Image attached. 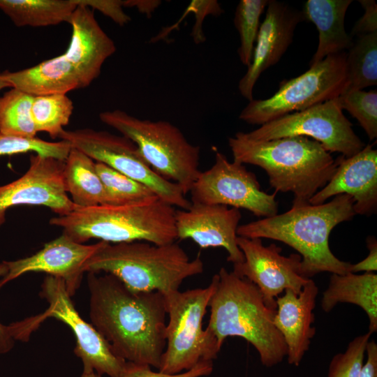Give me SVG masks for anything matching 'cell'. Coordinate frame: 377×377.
Returning a JSON list of instances; mask_svg holds the SVG:
<instances>
[{
  "label": "cell",
  "mask_w": 377,
  "mask_h": 377,
  "mask_svg": "<svg viewBox=\"0 0 377 377\" xmlns=\"http://www.w3.org/2000/svg\"><path fill=\"white\" fill-rule=\"evenodd\" d=\"M92 325L113 353L126 362L158 369L166 346L165 296L133 292L112 274L88 272Z\"/></svg>",
  "instance_id": "cell-1"
},
{
  "label": "cell",
  "mask_w": 377,
  "mask_h": 377,
  "mask_svg": "<svg viewBox=\"0 0 377 377\" xmlns=\"http://www.w3.org/2000/svg\"><path fill=\"white\" fill-rule=\"evenodd\" d=\"M353 205L350 195L339 194L327 202L292 207L285 213L239 225L237 235L271 239L293 248L302 257L300 271L304 278L321 272L344 274L349 272L350 263L334 255L329 238L338 224L356 214Z\"/></svg>",
  "instance_id": "cell-2"
},
{
  "label": "cell",
  "mask_w": 377,
  "mask_h": 377,
  "mask_svg": "<svg viewBox=\"0 0 377 377\" xmlns=\"http://www.w3.org/2000/svg\"><path fill=\"white\" fill-rule=\"evenodd\" d=\"M233 161L263 169L275 192H291L293 207L309 205L311 198L333 177L337 163L323 145L305 136L265 141L237 132L228 138Z\"/></svg>",
  "instance_id": "cell-3"
},
{
  "label": "cell",
  "mask_w": 377,
  "mask_h": 377,
  "mask_svg": "<svg viewBox=\"0 0 377 377\" xmlns=\"http://www.w3.org/2000/svg\"><path fill=\"white\" fill-rule=\"evenodd\" d=\"M216 274L207 333L220 348L228 337H242L255 348L263 365L280 364L287 347L274 324L276 310L266 304L258 287L246 278L225 267Z\"/></svg>",
  "instance_id": "cell-4"
},
{
  "label": "cell",
  "mask_w": 377,
  "mask_h": 377,
  "mask_svg": "<svg viewBox=\"0 0 377 377\" xmlns=\"http://www.w3.org/2000/svg\"><path fill=\"white\" fill-rule=\"evenodd\" d=\"M176 209L158 196L121 205L76 207L50 220L63 233L82 244L90 239L108 243L145 241L162 245L175 242Z\"/></svg>",
  "instance_id": "cell-5"
},
{
  "label": "cell",
  "mask_w": 377,
  "mask_h": 377,
  "mask_svg": "<svg viewBox=\"0 0 377 377\" xmlns=\"http://www.w3.org/2000/svg\"><path fill=\"white\" fill-rule=\"evenodd\" d=\"M200 256H189L176 242L158 245L145 241L105 244L85 263L84 272L112 274L133 292L179 290L188 277L202 273Z\"/></svg>",
  "instance_id": "cell-6"
},
{
  "label": "cell",
  "mask_w": 377,
  "mask_h": 377,
  "mask_svg": "<svg viewBox=\"0 0 377 377\" xmlns=\"http://www.w3.org/2000/svg\"><path fill=\"white\" fill-rule=\"evenodd\" d=\"M100 120L137 146L149 167L163 178L179 184L185 195L199 175L200 148L190 143L168 121L142 119L119 109L102 112Z\"/></svg>",
  "instance_id": "cell-7"
},
{
  "label": "cell",
  "mask_w": 377,
  "mask_h": 377,
  "mask_svg": "<svg viewBox=\"0 0 377 377\" xmlns=\"http://www.w3.org/2000/svg\"><path fill=\"white\" fill-rule=\"evenodd\" d=\"M217 274L206 288L165 295L168 322L165 327L166 346L158 371L176 374L188 371L201 361L215 360L221 348L202 327V320L214 291Z\"/></svg>",
  "instance_id": "cell-8"
},
{
  "label": "cell",
  "mask_w": 377,
  "mask_h": 377,
  "mask_svg": "<svg viewBox=\"0 0 377 377\" xmlns=\"http://www.w3.org/2000/svg\"><path fill=\"white\" fill-rule=\"evenodd\" d=\"M346 59V52L328 55L302 75L282 82L272 96L249 101L239 118L261 126L339 97L349 85Z\"/></svg>",
  "instance_id": "cell-9"
},
{
  "label": "cell",
  "mask_w": 377,
  "mask_h": 377,
  "mask_svg": "<svg viewBox=\"0 0 377 377\" xmlns=\"http://www.w3.org/2000/svg\"><path fill=\"white\" fill-rule=\"evenodd\" d=\"M40 295L46 300L49 307L42 314L13 324L15 339L25 341L45 318H55L68 325L73 332L76 339L74 353L82 360L83 371H94L101 376L121 377L126 361L115 355L96 328L80 317L71 302L64 281L47 275L41 285Z\"/></svg>",
  "instance_id": "cell-10"
},
{
  "label": "cell",
  "mask_w": 377,
  "mask_h": 377,
  "mask_svg": "<svg viewBox=\"0 0 377 377\" xmlns=\"http://www.w3.org/2000/svg\"><path fill=\"white\" fill-rule=\"evenodd\" d=\"M59 138L94 161L145 184L170 205L182 209L191 207V202L186 198L182 187L156 174L144 160L135 143L125 136L86 128L64 130Z\"/></svg>",
  "instance_id": "cell-11"
},
{
  "label": "cell",
  "mask_w": 377,
  "mask_h": 377,
  "mask_svg": "<svg viewBox=\"0 0 377 377\" xmlns=\"http://www.w3.org/2000/svg\"><path fill=\"white\" fill-rule=\"evenodd\" d=\"M352 126L336 98L286 114L244 134L258 141L305 136L320 142L330 153L339 152L350 157L365 146Z\"/></svg>",
  "instance_id": "cell-12"
},
{
  "label": "cell",
  "mask_w": 377,
  "mask_h": 377,
  "mask_svg": "<svg viewBox=\"0 0 377 377\" xmlns=\"http://www.w3.org/2000/svg\"><path fill=\"white\" fill-rule=\"evenodd\" d=\"M189 192L193 204L231 206L263 218L278 213L276 193L262 191L254 173L244 164L230 162L219 151L215 153L213 165L200 172Z\"/></svg>",
  "instance_id": "cell-13"
},
{
  "label": "cell",
  "mask_w": 377,
  "mask_h": 377,
  "mask_svg": "<svg viewBox=\"0 0 377 377\" xmlns=\"http://www.w3.org/2000/svg\"><path fill=\"white\" fill-rule=\"evenodd\" d=\"M237 244L244 261L233 265L232 271L253 283L272 309L276 310V299L286 290L299 294L310 279L301 274L302 257L298 253L283 256L281 247L265 246L260 238L237 236Z\"/></svg>",
  "instance_id": "cell-14"
},
{
  "label": "cell",
  "mask_w": 377,
  "mask_h": 377,
  "mask_svg": "<svg viewBox=\"0 0 377 377\" xmlns=\"http://www.w3.org/2000/svg\"><path fill=\"white\" fill-rule=\"evenodd\" d=\"M64 161L31 154L27 172L18 179L0 186V227L8 209L18 205H38L58 216L71 213L77 207L68 195L64 181Z\"/></svg>",
  "instance_id": "cell-15"
},
{
  "label": "cell",
  "mask_w": 377,
  "mask_h": 377,
  "mask_svg": "<svg viewBox=\"0 0 377 377\" xmlns=\"http://www.w3.org/2000/svg\"><path fill=\"white\" fill-rule=\"evenodd\" d=\"M105 242L99 241L85 245L62 233L59 237L45 244L42 249L31 256L4 261L8 272L0 280V288L24 274L45 272L61 279L71 297L80 286L85 263Z\"/></svg>",
  "instance_id": "cell-16"
},
{
  "label": "cell",
  "mask_w": 377,
  "mask_h": 377,
  "mask_svg": "<svg viewBox=\"0 0 377 377\" xmlns=\"http://www.w3.org/2000/svg\"><path fill=\"white\" fill-rule=\"evenodd\" d=\"M265 17L260 24L253 56L238 89L249 101L260 75L279 61L293 42L297 25L304 20L301 10L276 0H269Z\"/></svg>",
  "instance_id": "cell-17"
},
{
  "label": "cell",
  "mask_w": 377,
  "mask_h": 377,
  "mask_svg": "<svg viewBox=\"0 0 377 377\" xmlns=\"http://www.w3.org/2000/svg\"><path fill=\"white\" fill-rule=\"evenodd\" d=\"M242 214L239 209L220 205L191 203L188 209L176 210L177 239H189L200 248L223 247L233 265L244 261L237 244Z\"/></svg>",
  "instance_id": "cell-18"
},
{
  "label": "cell",
  "mask_w": 377,
  "mask_h": 377,
  "mask_svg": "<svg viewBox=\"0 0 377 377\" xmlns=\"http://www.w3.org/2000/svg\"><path fill=\"white\" fill-rule=\"evenodd\" d=\"M335 173L309 200L320 205L339 194L350 195L357 214L369 216L377 210V150L368 144L356 154L336 158Z\"/></svg>",
  "instance_id": "cell-19"
},
{
  "label": "cell",
  "mask_w": 377,
  "mask_h": 377,
  "mask_svg": "<svg viewBox=\"0 0 377 377\" xmlns=\"http://www.w3.org/2000/svg\"><path fill=\"white\" fill-rule=\"evenodd\" d=\"M77 5L68 22L72 27L71 41L63 54L75 68L84 88L99 76L103 64L115 52L116 46L96 21L93 10Z\"/></svg>",
  "instance_id": "cell-20"
},
{
  "label": "cell",
  "mask_w": 377,
  "mask_h": 377,
  "mask_svg": "<svg viewBox=\"0 0 377 377\" xmlns=\"http://www.w3.org/2000/svg\"><path fill=\"white\" fill-rule=\"evenodd\" d=\"M318 294V288L310 279L299 294L287 289L276 299L274 324L285 341L290 365L301 364L315 335L313 310Z\"/></svg>",
  "instance_id": "cell-21"
},
{
  "label": "cell",
  "mask_w": 377,
  "mask_h": 377,
  "mask_svg": "<svg viewBox=\"0 0 377 377\" xmlns=\"http://www.w3.org/2000/svg\"><path fill=\"white\" fill-rule=\"evenodd\" d=\"M0 77L10 87L33 96L66 94L82 88L75 68L64 54L22 70L4 71Z\"/></svg>",
  "instance_id": "cell-22"
},
{
  "label": "cell",
  "mask_w": 377,
  "mask_h": 377,
  "mask_svg": "<svg viewBox=\"0 0 377 377\" xmlns=\"http://www.w3.org/2000/svg\"><path fill=\"white\" fill-rule=\"evenodd\" d=\"M351 0H308L302 10L304 20L315 24L318 44L309 66L316 65L330 54L348 50L353 37L346 33L344 21Z\"/></svg>",
  "instance_id": "cell-23"
},
{
  "label": "cell",
  "mask_w": 377,
  "mask_h": 377,
  "mask_svg": "<svg viewBox=\"0 0 377 377\" xmlns=\"http://www.w3.org/2000/svg\"><path fill=\"white\" fill-rule=\"evenodd\" d=\"M348 303L360 307L369 319V331H377V274L364 272L332 274L328 286L323 293L320 306L325 313L338 304Z\"/></svg>",
  "instance_id": "cell-24"
},
{
  "label": "cell",
  "mask_w": 377,
  "mask_h": 377,
  "mask_svg": "<svg viewBox=\"0 0 377 377\" xmlns=\"http://www.w3.org/2000/svg\"><path fill=\"white\" fill-rule=\"evenodd\" d=\"M64 181L67 193L77 207L108 205L103 184L96 171V162L72 147L64 161Z\"/></svg>",
  "instance_id": "cell-25"
},
{
  "label": "cell",
  "mask_w": 377,
  "mask_h": 377,
  "mask_svg": "<svg viewBox=\"0 0 377 377\" xmlns=\"http://www.w3.org/2000/svg\"><path fill=\"white\" fill-rule=\"evenodd\" d=\"M74 0H0V10L17 27H47L68 22Z\"/></svg>",
  "instance_id": "cell-26"
},
{
  "label": "cell",
  "mask_w": 377,
  "mask_h": 377,
  "mask_svg": "<svg viewBox=\"0 0 377 377\" xmlns=\"http://www.w3.org/2000/svg\"><path fill=\"white\" fill-rule=\"evenodd\" d=\"M346 63L349 82L347 90H361L376 86L377 32L357 36L346 53Z\"/></svg>",
  "instance_id": "cell-27"
},
{
  "label": "cell",
  "mask_w": 377,
  "mask_h": 377,
  "mask_svg": "<svg viewBox=\"0 0 377 377\" xmlns=\"http://www.w3.org/2000/svg\"><path fill=\"white\" fill-rule=\"evenodd\" d=\"M34 97L15 88L0 97V134L36 137L31 115Z\"/></svg>",
  "instance_id": "cell-28"
},
{
  "label": "cell",
  "mask_w": 377,
  "mask_h": 377,
  "mask_svg": "<svg viewBox=\"0 0 377 377\" xmlns=\"http://www.w3.org/2000/svg\"><path fill=\"white\" fill-rule=\"evenodd\" d=\"M73 110V101L66 94L34 96L31 115L36 132H45L52 138H59L69 123Z\"/></svg>",
  "instance_id": "cell-29"
},
{
  "label": "cell",
  "mask_w": 377,
  "mask_h": 377,
  "mask_svg": "<svg viewBox=\"0 0 377 377\" xmlns=\"http://www.w3.org/2000/svg\"><path fill=\"white\" fill-rule=\"evenodd\" d=\"M96 169L105 188L108 205L135 203L157 196L145 184L102 163L96 162Z\"/></svg>",
  "instance_id": "cell-30"
},
{
  "label": "cell",
  "mask_w": 377,
  "mask_h": 377,
  "mask_svg": "<svg viewBox=\"0 0 377 377\" xmlns=\"http://www.w3.org/2000/svg\"><path fill=\"white\" fill-rule=\"evenodd\" d=\"M269 0H241L234 17V24L239 34L240 45L237 50L239 60L250 65L260 28V19Z\"/></svg>",
  "instance_id": "cell-31"
},
{
  "label": "cell",
  "mask_w": 377,
  "mask_h": 377,
  "mask_svg": "<svg viewBox=\"0 0 377 377\" xmlns=\"http://www.w3.org/2000/svg\"><path fill=\"white\" fill-rule=\"evenodd\" d=\"M342 110H346L359 122L370 140L377 138V92L347 90L338 97Z\"/></svg>",
  "instance_id": "cell-32"
},
{
  "label": "cell",
  "mask_w": 377,
  "mask_h": 377,
  "mask_svg": "<svg viewBox=\"0 0 377 377\" xmlns=\"http://www.w3.org/2000/svg\"><path fill=\"white\" fill-rule=\"evenodd\" d=\"M71 148L65 140L48 142L38 137L27 138L0 134V156L34 152L65 161Z\"/></svg>",
  "instance_id": "cell-33"
},
{
  "label": "cell",
  "mask_w": 377,
  "mask_h": 377,
  "mask_svg": "<svg viewBox=\"0 0 377 377\" xmlns=\"http://www.w3.org/2000/svg\"><path fill=\"white\" fill-rule=\"evenodd\" d=\"M371 336L368 332L357 336L344 351L334 355L329 364L327 377H360Z\"/></svg>",
  "instance_id": "cell-34"
},
{
  "label": "cell",
  "mask_w": 377,
  "mask_h": 377,
  "mask_svg": "<svg viewBox=\"0 0 377 377\" xmlns=\"http://www.w3.org/2000/svg\"><path fill=\"white\" fill-rule=\"evenodd\" d=\"M212 371V361H201L192 369L176 374L154 371L149 365L126 362L121 377H202L210 375Z\"/></svg>",
  "instance_id": "cell-35"
},
{
  "label": "cell",
  "mask_w": 377,
  "mask_h": 377,
  "mask_svg": "<svg viewBox=\"0 0 377 377\" xmlns=\"http://www.w3.org/2000/svg\"><path fill=\"white\" fill-rule=\"evenodd\" d=\"M76 4L84 5L91 10H96L110 17L119 26H124L131 17L124 12L121 0H74Z\"/></svg>",
  "instance_id": "cell-36"
},
{
  "label": "cell",
  "mask_w": 377,
  "mask_h": 377,
  "mask_svg": "<svg viewBox=\"0 0 377 377\" xmlns=\"http://www.w3.org/2000/svg\"><path fill=\"white\" fill-rule=\"evenodd\" d=\"M190 7L193 8L196 19L191 35L194 43L199 44L205 40L202 29L204 18L208 15H220L223 10L218 1L215 0L193 1Z\"/></svg>",
  "instance_id": "cell-37"
},
{
  "label": "cell",
  "mask_w": 377,
  "mask_h": 377,
  "mask_svg": "<svg viewBox=\"0 0 377 377\" xmlns=\"http://www.w3.org/2000/svg\"><path fill=\"white\" fill-rule=\"evenodd\" d=\"M364 10L363 15L355 24L350 36H358L377 32V5L374 0H360Z\"/></svg>",
  "instance_id": "cell-38"
},
{
  "label": "cell",
  "mask_w": 377,
  "mask_h": 377,
  "mask_svg": "<svg viewBox=\"0 0 377 377\" xmlns=\"http://www.w3.org/2000/svg\"><path fill=\"white\" fill-rule=\"evenodd\" d=\"M367 245L369 249L367 256L355 264H351L349 272L357 273L360 272H374L377 270V242L374 237L367 239Z\"/></svg>",
  "instance_id": "cell-39"
},
{
  "label": "cell",
  "mask_w": 377,
  "mask_h": 377,
  "mask_svg": "<svg viewBox=\"0 0 377 377\" xmlns=\"http://www.w3.org/2000/svg\"><path fill=\"white\" fill-rule=\"evenodd\" d=\"M365 356L360 377H377V343L374 340L368 341Z\"/></svg>",
  "instance_id": "cell-40"
},
{
  "label": "cell",
  "mask_w": 377,
  "mask_h": 377,
  "mask_svg": "<svg viewBox=\"0 0 377 377\" xmlns=\"http://www.w3.org/2000/svg\"><path fill=\"white\" fill-rule=\"evenodd\" d=\"M8 272L5 262L0 263V277H3ZM13 345V338L10 334L9 326L6 327L0 323V353L8 352Z\"/></svg>",
  "instance_id": "cell-41"
},
{
  "label": "cell",
  "mask_w": 377,
  "mask_h": 377,
  "mask_svg": "<svg viewBox=\"0 0 377 377\" xmlns=\"http://www.w3.org/2000/svg\"><path fill=\"white\" fill-rule=\"evenodd\" d=\"M124 7H135L139 12L149 17L161 3L158 0H124Z\"/></svg>",
  "instance_id": "cell-42"
},
{
  "label": "cell",
  "mask_w": 377,
  "mask_h": 377,
  "mask_svg": "<svg viewBox=\"0 0 377 377\" xmlns=\"http://www.w3.org/2000/svg\"><path fill=\"white\" fill-rule=\"evenodd\" d=\"M81 377H102L94 371H83Z\"/></svg>",
  "instance_id": "cell-43"
},
{
  "label": "cell",
  "mask_w": 377,
  "mask_h": 377,
  "mask_svg": "<svg viewBox=\"0 0 377 377\" xmlns=\"http://www.w3.org/2000/svg\"><path fill=\"white\" fill-rule=\"evenodd\" d=\"M6 87H10V85L0 77V91Z\"/></svg>",
  "instance_id": "cell-44"
}]
</instances>
